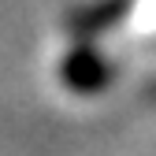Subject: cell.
<instances>
[{"mask_svg":"<svg viewBox=\"0 0 156 156\" xmlns=\"http://www.w3.org/2000/svg\"><path fill=\"white\" fill-rule=\"evenodd\" d=\"M134 26L141 34L156 30V0H138V8H134Z\"/></svg>","mask_w":156,"mask_h":156,"instance_id":"6da1fadb","label":"cell"}]
</instances>
